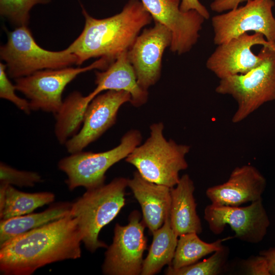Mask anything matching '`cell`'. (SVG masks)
Instances as JSON below:
<instances>
[{
  "label": "cell",
  "mask_w": 275,
  "mask_h": 275,
  "mask_svg": "<svg viewBox=\"0 0 275 275\" xmlns=\"http://www.w3.org/2000/svg\"><path fill=\"white\" fill-rule=\"evenodd\" d=\"M7 43L0 47V57L5 63L8 76L15 79L44 69L70 67L77 58L67 47L50 51L39 46L28 26L7 31Z\"/></svg>",
  "instance_id": "cell-6"
},
{
  "label": "cell",
  "mask_w": 275,
  "mask_h": 275,
  "mask_svg": "<svg viewBox=\"0 0 275 275\" xmlns=\"http://www.w3.org/2000/svg\"><path fill=\"white\" fill-rule=\"evenodd\" d=\"M229 249L223 246L213 253L209 258L189 266L178 269L168 266L164 271L166 275H217L221 273L226 265Z\"/></svg>",
  "instance_id": "cell-25"
},
{
  "label": "cell",
  "mask_w": 275,
  "mask_h": 275,
  "mask_svg": "<svg viewBox=\"0 0 275 275\" xmlns=\"http://www.w3.org/2000/svg\"><path fill=\"white\" fill-rule=\"evenodd\" d=\"M141 133L136 129L127 131L115 148L102 152L83 151L70 154L60 160L58 167L67 176L65 182L71 191L78 187L86 189L105 184L106 171L125 158L141 144Z\"/></svg>",
  "instance_id": "cell-7"
},
{
  "label": "cell",
  "mask_w": 275,
  "mask_h": 275,
  "mask_svg": "<svg viewBox=\"0 0 275 275\" xmlns=\"http://www.w3.org/2000/svg\"><path fill=\"white\" fill-rule=\"evenodd\" d=\"M261 49L264 60L260 66L245 74L221 79L215 88L217 93L230 95L236 101L233 123L241 122L264 103L275 100V48Z\"/></svg>",
  "instance_id": "cell-5"
},
{
  "label": "cell",
  "mask_w": 275,
  "mask_h": 275,
  "mask_svg": "<svg viewBox=\"0 0 275 275\" xmlns=\"http://www.w3.org/2000/svg\"><path fill=\"white\" fill-rule=\"evenodd\" d=\"M89 103L86 96L77 91L72 92L63 100L55 115L54 134L59 143L64 145L78 131Z\"/></svg>",
  "instance_id": "cell-23"
},
{
  "label": "cell",
  "mask_w": 275,
  "mask_h": 275,
  "mask_svg": "<svg viewBox=\"0 0 275 275\" xmlns=\"http://www.w3.org/2000/svg\"><path fill=\"white\" fill-rule=\"evenodd\" d=\"M195 188L193 181L188 174H184L171 189L170 219L171 227L178 237L189 233L199 234L202 231L201 220L196 210Z\"/></svg>",
  "instance_id": "cell-19"
},
{
  "label": "cell",
  "mask_w": 275,
  "mask_h": 275,
  "mask_svg": "<svg viewBox=\"0 0 275 275\" xmlns=\"http://www.w3.org/2000/svg\"><path fill=\"white\" fill-rule=\"evenodd\" d=\"M204 219L213 233H222L228 225L234 231L236 238L251 243L261 242L270 225L262 199L244 207L211 203L204 209Z\"/></svg>",
  "instance_id": "cell-11"
},
{
  "label": "cell",
  "mask_w": 275,
  "mask_h": 275,
  "mask_svg": "<svg viewBox=\"0 0 275 275\" xmlns=\"http://www.w3.org/2000/svg\"><path fill=\"white\" fill-rule=\"evenodd\" d=\"M72 203L59 202L38 213L0 221V246L14 237L70 214Z\"/></svg>",
  "instance_id": "cell-20"
},
{
  "label": "cell",
  "mask_w": 275,
  "mask_h": 275,
  "mask_svg": "<svg viewBox=\"0 0 275 275\" xmlns=\"http://www.w3.org/2000/svg\"><path fill=\"white\" fill-rule=\"evenodd\" d=\"M273 0H251L211 19L213 42L218 45L250 31L262 34L269 42L275 43V17Z\"/></svg>",
  "instance_id": "cell-10"
},
{
  "label": "cell",
  "mask_w": 275,
  "mask_h": 275,
  "mask_svg": "<svg viewBox=\"0 0 275 275\" xmlns=\"http://www.w3.org/2000/svg\"><path fill=\"white\" fill-rule=\"evenodd\" d=\"M51 0H0V14L17 27L28 26L30 12L38 4H47Z\"/></svg>",
  "instance_id": "cell-26"
},
{
  "label": "cell",
  "mask_w": 275,
  "mask_h": 275,
  "mask_svg": "<svg viewBox=\"0 0 275 275\" xmlns=\"http://www.w3.org/2000/svg\"><path fill=\"white\" fill-rule=\"evenodd\" d=\"M163 129L162 122L152 124L149 138L136 147L125 160L147 180L172 188L180 180V172L188 167L185 157L190 147L167 140Z\"/></svg>",
  "instance_id": "cell-4"
},
{
  "label": "cell",
  "mask_w": 275,
  "mask_h": 275,
  "mask_svg": "<svg viewBox=\"0 0 275 275\" xmlns=\"http://www.w3.org/2000/svg\"><path fill=\"white\" fill-rule=\"evenodd\" d=\"M127 184L141 206L146 227L152 233L170 216L171 188L149 181L138 171L128 179Z\"/></svg>",
  "instance_id": "cell-17"
},
{
  "label": "cell",
  "mask_w": 275,
  "mask_h": 275,
  "mask_svg": "<svg viewBox=\"0 0 275 275\" xmlns=\"http://www.w3.org/2000/svg\"><path fill=\"white\" fill-rule=\"evenodd\" d=\"M140 1L154 22L171 31V51L179 55L190 51L198 41L205 19L196 10L181 11L180 0Z\"/></svg>",
  "instance_id": "cell-15"
},
{
  "label": "cell",
  "mask_w": 275,
  "mask_h": 275,
  "mask_svg": "<svg viewBox=\"0 0 275 275\" xmlns=\"http://www.w3.org/2000/svg\"><path fill=\"white\" fill-rule=\"evenodd\" d=\"M141 218L140 213L134 210L130 214L127 225L116 224L113 242L105 253L103 274H141L147 242L144 234L146 226Z\"/></svg>",
  "instance_id": "cell-9"
},
{
  "label": "cell",
  "mask_w": 275,
  "mask_h": 275,
  "mask_svg": "<svg viewBox=\"0 0 275 275\" xmlns=\"http://www.w3.org/2000/svg\"><path fill=\"white\" fill-rule=\"evenodd\" d=\"M42 181L41 175L36 172L19 170L0 163V184L30 187Z\"/></svg>",
  "instance_id": "cell-27"
},
{
  "label": "cell",
  "mask_w": 275,
  "mask_h": 275,
  "mask_svg": "<svg viewBox=\"0 0 275 275\" xmlns=\"http://www.w3.org/2000/svg\"><path fill=\"white\" fill-rule=\"evenodd\" d=\"M5 64L0 63V98L13 103L18 109L26 114H30L31 109L28 99L18 96L15 85L9 80Z\"/></svg>",
  "instance_id": "cell-28"
},
{
  "label": "cell",
  "mask_w": 275,
  "mask_h": 275,
  "mask_svg": "<svg viewBox=\"0 0 275 275\" xmlns=\"http://www.w3.org/2000/svg\"><path fill=\"white\" fill-rule=\"evenodd\" d=\"M111 63L104 58L84 67H67L44 69L15 79V87L30 103L31 111H41L54 115L61 108L62 93L66 87L79 74L98 69H106Z\"/></svg>",
  "instance_id": "cell-8"
},
{
  "label": "cell",
  "mask_w": 275,
  "mask_h": 275,
  "mask_svg": "<svg viewBox=\"0 0 275 275\" xmlns=\"http://www.w3.org/2000/svg\"><path fill=\"white\" fill-rule=\"evenodd\" d=\"M152 234V241L143 261L141 275H153L166 265H171L177 246L178 236L171 227L170 216Z\"/></svg>",
  "instance_id": "cell-22"
},
{
  "label": "cell",
  "mask_w": 275,
  "mask_h": 275,
  "mask_svg": "<svg viewBox=\"0 0 275 275\" xmlns=\"http://www.w3.org/2000/svg\"><path fill=\"white\" fill-rule=\"evenodd\" d=\"M127 51L121 54L106 69L95 72L96 87L86 96L89 102L102 91L108 90L128 92L131 95L130 103L135 107H140L147 102L148 92L138 84Z\"/></svg>",
  "instance_id": "cell-18"
},
{
  "label": "cell",
  "mask_w": 275,
  "mask_h": 275,
  "mask_svg": "<svg viewBox=\"0 0 275 275\" xmlns=\"http://www.w3.org/2000/svg\"><path fill=\"white\" fill-rule=\"evenodd\" d=\"M180 9L184 12L190 10H196L205 19H208L210 17L208 11L199 0H181Z\"/></svg>",
  "instance_id": "cell-30"
},
{
  "label": "cell",
  "mask_w": 275,
  "mask_h": 275,
  "mask_svg": "<svg viewBox=\"0 0 275 275\" xmlns=\"http://www.w3.org/2000/svg\"><path fill=\"white\" fill-rule=\"evenodd\" d=\"M130 100V93L125 91L108 90L96 96L86 109L81 128L64 145L67 152L83 151L99 138L115 124L120 107Z\"/></svg>",
  "instance_id": "cell-14"
},
{
  "label": "cell",
  "mask_w": 275,
  "mask_h": 275,
  "mask_svg": "<svg viewBox=\"0 0 275 275\" xmlns=\"http://www.w3.org/2000/svg\"><path fill=\"white\" fill-rule=\"evenodd\" d=\"M81 242L76 218L69 214L1 245V274L31 275L46 265L78 259Z\"/></svg>",
  "instance_id": "cell-1"
},
{
  "label": "cell",
  "mask_w": 275,
  "mask_h": 275,
  "mask_svg": "<svg viewBox=\"0 0 275 275\" xmlns=\"http://www.w3.org/2000/svg\"><path fill=\"white\" fill-rule=\"evenodd\" d=\"M256 45L275 48V43L268 41L262 34L245 33L218 45L208 58L206 67L220 79L245 74L264 60L262 49L257 55L253 52L251 48Z\"/></svg>",
  "instance_id": "cell-12"
},
{
  "label": "cell",
  "mask_w": 275,
  "mask_h": 275,
  "mask_svg": "<svg viewBox=\"0 0 275 275\" xmlns=\"http://www.w3.org/2000/svg\"><path fill=\"white\" fill-rule=\"evenodd\" d=\"M54 199L55 195L51 192L28 193L12 185L0 184V219L32 213L37 208L52 203Z\"/></svg>",
  "instance_id": "cell-21"
},
{
  "label": "cell",
  "mask_w": 275,
  "mask_h": 275,
  "mask_svg": "<svg viewBox=\"0 0 275 275\" xmlns=\"http://www.w3.org/2000/svg\"><path fill=\"white\" fill-rule=\"evenodd\" d=\"M249 1L251 0H214L210 4V8L213 11L221 13L236 8L239 4Z\"/></svg>",
  "instance_id": "cell-31"
},
{
  "label": "cell",
  "mask_w": 275,
  "mask_h": 275,
  "mask_svg": "<svg viewBox=\"0 0 275 275\" xmlns=\"http://www.w3.org/2000/svg\"><path fill=\"white\" fill-rule=\"evenodd\" d=\"M196 233H189L179 236L174 256L171 265L178 269L193 264L203 257L221 249L226 239H218L207 243L201 240Z\"/></svg>",
  "instance_id": "cell-24"
},
{
  "label": "cell",
  "mask_w": 275,
  "mask_h": 275,
  "mask_svg": "<svg viewBox=\"0 0 275 275\" xmlns=\"http://www.w3.org/2000/svg\"><path fill=\"white\" fill-rule=\"evenodd\" d=\"M267 260L270 275H275V248H269L260 252Z\"/></svg>",
  "instance_id": "cell-32"
},
{
  "label": "cell",
  "mask_w": 275,
  "mask_h": 275,
  "mask_svg": "<svg viewBox=\"0 0 275 275\" xmlns=\"http://www.w3.org/2000/svg\"><path fill=\"white\" fill-rule=\"evenodd\" d=\"M266 186L265 178L256 168L244 165L235 168L226 182L208 188L206 195L211 204L239 206L261 199Z\"/></svg>",
  "instance_id": "cell-16"
},
{
  "label": "cell",
  "mask_w": 275,
  "mask_h": 275,
  "mask_svg": "<svg viewBox=\"0 0 275 275\" xmlns=\"http://www.w3.org/2000/svg\"><path fill=\"white\" fill-rule=\"evenodd\" d=\"M127 182L125 178H116L107 184L87 189L72 203L70 214L76 218L81 241L91 253L107 248L99 234L125 205Z\"/></svg>",
  "instance_id": "cell-3"
},
{
  "label": "cell",
  "mask_w": 275,
  "mask_h": 275,
  "mask_svg": "<svg viewBox=\"0 0 275 275\" xmlns=\"http://www.w3.org/2000/svg\"><path fill=\"white\" fill-rule=\"evenodd\" d=\"M85 19L82 31L68 47L80 65L93 58H102L111 64L127 51L141 30L153 18L140 0H129L120 13L97 19L80 4Z\"/></svg>",
  "instance_id": "cell-2"
},
{
  "label": "cell",
  "mask_w": 275,
  "mask_h": 275,
  "mask_svg": "<svg viewBox=\"0 0 275 275\" xmlns=\"http://www.w3.org/2000/svg\"><path fill=\"white\" fill-rule=\"evenodd\" d=\"M172 41L171 31L155 22L153 27L146 29L136 37L127 51L128 59L134 70L137 81L148 91L159 79L164 50Z\"/></svg>",
  "instance_id": "cell-13"
},
{
  "label": "cell",
  "mask_w": 275,
  "mask_h": 275,
  "mask_svg": "<svg viewBox=\"0 0 275 275\" xmlns=\"http://www.w3.org/2000/svg\"><path fill=\"white\" fill-rule=\"evenodd\" d=\"M242 272L248 275H270L265 258L259 255L252 256L244 260L242 264Z\"/></svg>",
  "instance_id": "cell-29"
}]
</instances>
